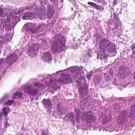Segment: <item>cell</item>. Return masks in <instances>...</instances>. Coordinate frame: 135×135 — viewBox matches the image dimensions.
<instances>
[{
  "label": "cell",
  "instance_id": "6da1fadb",
  "mask_svg": "<svg viewBox=\"0 0 135 135\" xmlns=\"http://www.w3.org/2000/svg\"><path fill=\"white\" fill-rule=\"evenodd\" d=\"M65 39L61 34H58L54 37L51 50L53 53H60L65 48Z\"/></svg>",
  "mask_w": 135,
  "mask_h": 135
},
{
  "label": "cell",
  "instance_id": "7a4b0ae2",
  "mask_svg": "<svg viewBox=\"0 0 135 135\" xmlns=\"http://www.w3.org/2000/svg\"><path fill=\"white\" fill-rule=\"evenodd\" d=\"M23 11H13L7 17L6 20V29L11 30L13 29L16 23L20 21V17Z\"/></svg>",
  "mask_w": 135,
  "mask_h": 135
},
{
  "label": "cell",
  "instance_id": "3957f363",
  "mask_svg": "<svg viewBox=\"0 0 135 135\" xmlns=\"http://www.w3.org/2000/svg\"><path fill=\"white\" fill-rule=\"evenodd\" d=\"M34 13H35L36 17H38L41 20L45 19L47 14L45 8L43 6H38L36 7Z\"/></svg>",
  "mask_w": 135,
  "mask_h": 135
},
{
  "label": "cell",
  "instance_id": "277c9868",
  "mask_svg": "<svg viewBox=\"0 0 135 135\" xmlns=\"http://www.w3.org/2000/svg\"><path fill=\"white\" fill-rule=\"evenodd\" d=\"M82 120L87 124H91L96 120V117L90 112L83 113L81 116Z\"/></svg>",
  "mask_w": 135,
  "mask_h": 135
},
{
  "label": "cell",
  "instance_id": "5b68a950",
  "mask_svg": "<svg viewBox=\"0 0 135 135\" xmlns=\"http://www.w3.org/2000/svg\"><path fill=\"white\" fill-rule=\"evenodd\" d=\"M39 49V45L37 43H35L30 47L28 50L27 54L31 58H34L37 55Z\"/></svg>",
  "mask_w": 135,
  "mask_h": 135
},
{
  "label": "cell",
  "instance_id": "8992f818",
  "mask_svg": "<svg viewBox=\"0 0 135 135\" xmlns=\"http://www.w3.org/2000/svg\"><path fill=\"white\" fill-rule=\"evenodd\" d=\"M130 73V70L128 67L125 66H120L118 71V75L122 79H124L128 76Z\"/></svg>",
  "mask_w": 135,
  "mask_h": 135
},
{
  "label": "cell",
  "instance_id": "52a82bcc",
  "mask_svg": "<svg viewBox=\"0 0 135 135\" xmlns=\"http://www.w3.org/2000/svg\"><path fill=\"white\" fill-rule=\"evenodd\" d=\"M72 81V79L70 77V75L69 74L64 73L61 74L58 82L62 84H65L70 83Z\"/></svg>",
  "mask_w": 135,
  "mask_h": 135
},
{
  "label": "cell",
  "instance_id": "ba28073f",
  "mask_svg": "<svg viewBox=\"0 0 135 135\" xmlns=\"http://www.w3.org/2000/svg\"><path fill=\"white\" fill-rule=\"evenodd\" d=\"M25 30L28 32L35 33L38 31L39 27L36 26V24L33 23H27L25 26Z\"/></svg>",
  "mask_w": 135,
  "mask_h": 135
},
{
  "label": "cell",
  "instance_id": "9c48e42d",
  "mask_svg": "<svg viewBox=\"0 0 135 135\" xmlns=\"http://www.w3.org/2000/svg\"><path fill=\"white\" fill-rule=\"evenodd\" d=\"M127 117V112L123 111L119 113L117 119V121L119 124H122L126 121Z\"/></svg>",
  "mask_w": 135,
  "mask_h": 135
},
{
  "label": "cell",
  "instance_id": "30bf717a",
  "mask_svg": "<svg viewBox=\"0 0 135 135\" xmlns=\"http://www.w3.org/2000/svg\"><path fill=\"white\" fill-rule=\"evenodd\" d=\"M79 92L80 96L82 97L86 96L88 92V87L87 84L84 83L79 88Z\"/></svg>",
  "mask_w": 135,
  "mask_h": 135
},
{
  "label": "cell",
  "instance_id": "8fae6325",
  "mask_svg": "<svg viewBox=\"0 0 135 135\" xmlns=\"http://www.w3.org/2000/svg\"><path fill=\"white\" fill-rule=\"evenodd\" d=\"M24 91L26 94L31 96H35L38 92V90L37 88L31 86H27L24 88Z\"/></svg>",
  "mask_w": 135,
  "mask_h": 135
},
{
  "label": "cell",
  "instance_id": "7c38bea8",
  "mask_svg": "<svg viewBox=\"0 0 135 135\" xmlns=\"http://www.w3.org/2000/svg\"><path fill=\"white\" fill-rule=\"evenodd\" d=\"M18 56L15 53L10 54L6 58L5 61L7 64L9 65H11L13 64L17 60Z\"/></svg>",
  "mask_w": 135,
  "mask_h": 135
},
{
  "label": "cell",
  "instance_id": "4fadbf2b",
  "mask_svg": "<svg viewBox=\"0 0 135 135\" xmlns=\"http://www.w3.org/2000/svg\"><path fill=\"white\" fill-rule=\"evenodd\" d=\"M55 13V8L52 5H49L47 6V12L46 16L49 19H51L53 17Z\"/></svg>",
  "mask_w": 135,
  "mask_h": 135
},
{
  "label": "cell",
  "instance_id": "5bb4252c",
  "mask_svg": "<svg viewBox=\"0 0 135 135\" xmlns=\"http://www.w3.org/2000/svg\"><path fill=\"white\" fill-rule=\"evenodd\" d=\"M41 59L45 62L50 63L52 60V56L50 52H45L42 55Z\"/></svg>",
  "mask_w": 135,
  "mask_h": 135
},
{
  "label": "cell",
  "instance_id": "9a60e30c",
  "mask_svg": "<svg viewBox=\"0 0 135 135\" xmlns=\"http://www.w3.org/2000/svg\"><path fill=\"white\" fill-rule=\"evenodd\" d=\"M43 105L44 108H46L48 112L50 113L52 108V104L51 101L48 99H44L42 101Z\"/></svg>",
  "mask_w": 135,
  "mask_h": 135
},
{
  "label": "cell",
  "instance_id": "2e32d148",
  "mask_svg": "<svg viewBox=\"0 0 135 135\" xmlns=\"http://www.w3.org/2000/svg\"><path fill=\"white\" fill-rule=\"evenodd\" d=\"M110 43L111 42L108 40L105 39L102 40L99 43V47L101 50H106L107 48L108 45L110 44Z\"/></svg>",
  "mask_w": 135,
  "mask_h": 135
},
{
  "label": "cell",
  "instance_id": "e0dca14e",
  "mask_svg": "<svg viewBox=\"0 0 135 135\" xmlns=\"http://www.w3.org/2000/svg\"><path fill=\"white\" fill-rule=\"evenodd\" d=\"M35 13L31 12H27L23 15L22 18L23 20H32L36 18Z\"/></svg>",
  "mask_w": 135,
  "mask_h": 135
},
{
  "label": "cell",
  "instance_id": "ac0fdd59",
  "mask_svg": "<svg viewBox=\"0 0 135 135\" xmlns=\"http://www.w3.org/2000/svg\"><path fill=\"white\" fill-rule=\"evenodd\" d=\"M65 120L67 121L70 122L73 124H75V120H74V114L73 113H70L66 115L65 117Z\"/></svg>",
  "mask_w": 135,
  "mask_h": 135
},
{
  "label": "cell",
  "instance_id": "d6986e66",
  "mask_svg": "<svg viewBox=\"0 0 135 135\" xmlns=\"http://www.w3.org/2000/svg\"><path fill=\"white\" fill-rule=\"evenodd\" d=\"M107 50L109 53H114L115 52L116 50V47L115 45L114 44L112 43H110V44L108 45V47L107 48Z\"/></svg>",
  "mask_w": 135,
  "mask_h": 135
},
{
  "label": "cell",
  "instance_id": "ffe728a7",
  "mask_svg": "<svg viewBox=\"0 0 135 135\" xmlns=\"http://www.w3.org/2000/svg\"><path fill=\"white\" fill-rule=\"evenodd\" d=\"M11 38H12V37H11V35H5V36H3V37L1 36L0 37V45L1 46H2V43H5L9 41Z\"/></svg>",
  "mask_w": 135,
  "mask_h": 135
},
{
  "label": "cell",
  "instance_id": "44dd1931",
  "mask_svg": "<svg viewBox=\"0 0 135 135\" xmlns=\"http://www.w3.org/2000/svg\"><path fill=\"white\" fill-rule=\"evenodd\" d=\"M113 70H110V71L108 73H106L105 75V79L106 81H110L112 79V77H113Z\"/></svg>",
  "mask_w": 135,
  "mask_h": 135
},
{
  "label": "cell",
  "instance_id": "7402d4cb",
  "mask_svg": "<svg viewBox=\"0 0 135 135\" xmlns=\"http://www.w3.org/2000/svg\"><path fill=\"white\" fill-rule=\"evenodd\" d=\"M129 117L130 118H134L135 116V105H133L131 106L130 113Z\"/></svg>",
  "mask_w": 135,
  "mask_h": 135
},
{
  "label": "cell",
  "instance_id": "603a6c76",
  "mask_svg": "<svg viewBox=\"0 0 135 135\" xmlns=\"http://www.w3.org/2000/svg\"><path fill=\"white\" fill-rule=\"evenodd\" d=\"M22 94L20 92H17L13 94L12 98H13L14 99H18L22 98Z\"/></svg>",
  "mask_w": 135,
  "mask_h": 135
},
{
  "label": "cell",
  "instance_id": "cb8c5ba5",
  "mask_svg": "<svg viewBox=\"0 0 135 135\" xmlns=\"http://www.w3.org/2000/svg\"><path fill=\"white\" fill-rule=\"evenodd\" d=\"M88 5H90V6H92L93 7H94L95 8L99 10H102L103 9L102 7H101V6H99L98 5H96V4L94 3L93 2H88Z\"/></svg>",
  "mask_w": 135,
  "mask_h": 135
},
{
  "label": "cell",
  "instance_id": "d4e9b609",
  "mask_svg": "<svg viewBox=\"0 0 135 135\" xmlns=\"http://www.w3.org/2000/svg\"><path fill=\"white\" fill-rule=\"evenodd\" d=\"M75 119L77 122L79 123L80 121V112L78 110L76 109L75 110Z\"/></svg>",
  "mask_w": 135,
  "mask_h": 135
},
{
  "label": "cell",
  "instance_id": "484cf974",
  "mask_svg": "<svg viewBox=\"0 0 135 135\" xmlns=\"http://www.w3.org/2000/svg\"><path fill=\"white\" fill-rule=\"evenodd\" d=\"M101 79H102V77L100 75H95V76L94 77V81L96 84L99 83L101 81Z\"/></svg>",
  "mask_w": 135,
  "mask_h": 135
},
{
  "label": "cell",
  "instance_id": "4316f807",
  "mask_svg": "<svg viewBox=\"0 0 135 135\" xmlns=\"http://www.w3.org/2000/svg\"><path fill=\"white\" fill-rule=\"evenodd\" d=\"M6 20L5 19H1L0 21V30H2L6 26Z\"/></svg>",
  "mask_w": 135,
  "mask_h": 135
},
{
  "label": "cell",
  "instance_id": "83f0119b",
  "mask_svg": "<svg viewBox=\"0 0 135 135\" xmlns=\"http://www.w3.org/2000/svg\"><path fill=\"white\" fill-rule=\"evenodd\" d=\"M80 71H81V70H80V69L79 68H77L73 69H72L70 71L73 74H78L80 73Z\"/></svg>",
  "mask_w": 135,
  "mask_h": 135
},
{
  "label": "cell",
  "instance_id": "f1b7e54d",
  "mask_svg": "<svg viewBox=\"0 0 135 135\" xmlns=\"http://www.w3.org/2000/svg\"><path fill=\"white\" fill-rule=\"evenodd\" d=\"M2 111L4 114H5V115H6L9 113L10 109L8 108H4L2 109Z\"/></svg>",
  "mask_w": 135,
  "mask_h": 135
},
{
  "label": "cell",
  "instance_id": "f546056e",
  "mask_svg": "<svg viewBox=\"0 0 135 135\" xmlns=\"http://www.w3.org/2000/svg\"><path fill=\"white\" fill-rule=\"evenodd\" d=\"M14 103V101L12 100H11L8 101V102L5 103V105H6L7 106H10V105H12Z\"/></svg>",
  "mask_w": 135,
  "mask_h": 135
},
{
  "label": "cell",
  "instance_id": "4dcf8cb0",
  "mask_svg": "<svg viewBox=\"0 0 135 135\" xmlns=\"http://www.w3.org/2000/svg\"><path fill=\"white\" fill-rule=\"evenodd\" d=\"M48 0H40V2H41L42 6H44L46 4Z\"/></svg>",
  "mask_w": 135,
  "mask_h": 135
},
{
  "label": "cell",
  "instance_id": "1f68e13d",
  "mask_svg": "<svg viewBox=\"0 0 135 135\" xmlns=\"http://www.w3.org/2000/svg\"><path fill=\"white\" fill-rule=\"evenodd\" d=\"M92 76V73H89V74H88L87 75V77L88 78V79H90L91 77Z\"/></svg>",
  "mask_w": 135,
  "mask_h": 135
},
{
  "label": "cell",
  "instance_id": "d6a6232c",
  "mask_svg": "<svg viewBox=\"0 0 135 135\" xmlns=\"http://www.w3.org/2000/svg\"><path fill=\"white\" fill-rule=\"evenodd\" d=\"M42 134H48V133L47 132H46V130H43V132H42Z\"/></svg>",
  "mask_w": 135,
  "mask_h": 135
},
{
  "label": "cell",
  "instance_id": "836d02e7",
  "mask_svg": "<svg viewBox=\"0 0 135 135\" xmlns=\"http://www.w3.org/2000/svg\"><path fill=\"white\" fill-rule=\"evenodd\" d=\"M134 79H135V72L134 73Z\"/></svg>",
  "mask_w": 135,
  "mask_h": 135
}]
</instances>
